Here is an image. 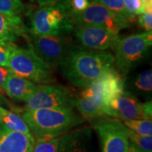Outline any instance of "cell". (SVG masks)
I'll list each match as a JSON object with an SVG mask.
<instances>
[{
  "mask_svg": "<svg viewBox=\"0 0 152 152\" xmlns=\"http://www.w3.org/2000/svg\"><path fill=\"white\" fill-rule=\"evenodd\" d=\"M124 84L122 76L113 68L101 75L90 86L83 89L79 96L92 99L109 116V102L125 90Z\"/></svg>",
  "mask_w": 152,
  "mask_h": 152,
  "instance_id": "cell-6",
  "label": "cell"
},
{
  "mask_svg": "<svg viewBox=\"0 0 152 152\" xmlns=\"http://www.w3.org/2000/svg\"><path fill=\"white\" fill-rule=\"evenodd\" d=\"M128 85L133 92L142 96H150L152 91L151 70L144 71L137 74L130 79Z\"/></svg>",
  "mask_w": 152,
  "mask_h": 152,
  "instance_id": "cell-20",
  "label": "cell"
},
{
  "mask_svg": "<svg viewBox=\"0 0 152 152\" xmlns=\"http://www.w3.org/2000/svg\"><path fill=\"white\" fill-rule=\"evenodd\" d=\"M138 22L146 32H151L152 30V12H146L140 15Z\"/></svg>",
  "mask_w": 152,
  "mask_h": 152,
  "instance_id": "cell-28",
  "label": "cell"
},
{
  "mask_svg": "<svg viewBox=\"0 0 152 152\" xmlns=\"http://www.w3.org/2000/svg\"><path fill=\"white\" fill-rule=\"evenodd\" d=\"M1 112V124L9 130L23 133L30 137H35L28 125L22 117L18 113L9 111L0 106Z\"/></svg>",
  "mask_w": 152,
  "mask_h": 152,
  "instance_id": "cell-18",
  "label": "cell"
},
{
  "mask_svg": "<svg viewBox=\"0 0 152 152\" xmlns=\"http://www.w3.org/2000/svg\"><path fill=\"white\" fill-rule=\"evenodd\" d=\"M134 152H151V151H145V150H142L141 149H140V148L135 147L134 145Z\"/></svg>",
  "mask_w": 152,
  "mask_h": 152,
  "instance_id": "cell-32",
  "label": "cell"
},
{
  "mask_svg": "<svg viewBox=\"0 0 152 152\" xmlns=\"http://www.w3.org/2000/svg\"><path fill=\"white\" fill-rule=\"evenodd\" d=\"M123 124L130 130L139 134L152 137L151 119L125 120Z\"/></svg>",
  "mask_w": 152,
  "mask_h": 152,
  "instance_id": "cell-21",
  "label": "cell"
},
{
  "mask_svg": "<svg viewBox=\"0 0 152 152\" xmlns=\"http://www.w3.org/2000/svg\"><path fill=\"white\" fill-rule=\"evenodd\" d=\"M90 1V0H71L69 7L66 11L69 14L82 12L88 7Z\"/></svg>",
  "mask_w": 152,
  "mask_h": 152,
  "instance_id": "cell-27",
  "label": "cell"
},
{
  "mask_svg": "<svg viewBox=\"0 0 152 152\" xmlns=\"http://www.w3.org/2000/svg\"><path fill=\"white\" fill-rule=\"evenodd\" d=\"M94 128L99 136L102 152H128V128L117 118H97Z\"/></svg>",
  "mask_w": 152,
  "mask_h": 152,
  "instance_id": "cell-8",
  "label": "cell"
},
{
  "mask_svg": "<svg viewBox=\"0 0 152 152\" xmlns=\"http://www.w3.org/2000/svg\"><path fill=\"white\" fill-rule=\"evenodd\" d=\"M61 137L55 138H37L32 152H58Z\"/></svg>",
  "mask_w": 152,
  "mask_h": 152,
  "instance_id": "cell-22",
  "label": "cell"
},
{
  "mask_svg": "<svg viewBox=\"0 0 152 152\" xmlns=\"http://www.w3.org/2000/svg\"><path fill=\"white\" fill-rule=\"evenodd\" d=\"M125 7L128 12L134 16L141 15L146 13L145 7H144L142 0H123Z\"/></svg>",
  "mask_w": 152,
  "mask_h": 152,
  "instance_id": "cell-25",
  "label": "cell"
},
{
  "mask_svg": "<svg viewBox=\"0 0 152 152\" xmlns=\"http://www.w3.org/2000/svg\"><path fill=\"white\" fill-rule=\"evenodd\" d=\"M128 136L130 142L133 145L142 150L152 151V137L139 134L128 129Z\"/></svg>",
  "mask_w": 152,
  "mask_h": 152,
  "instance_id": "cell-24",
  "label": "cell"
},
{
  "mask_svg": "<svg viewBox=\"0 0 152 152\" xmlns=\"http://www.w3.org/2000/svg\"><path fill=\"white\" fill-rule=\"evenodd\" d=\"M100 3L109 9L118 21L121 30L128 28L130 23L136 18L128 12L125 7L123 0H92Z\"/></svg>",
  "mask_w": 152,
  "mask_h": 152,
  "instance_id": "cell-17",
  "label": "cell"
},
{
  "mask_svg": "<svg viewBox=\"0 0 152 152\" xmlns=\"http://www.w3.org/2000/svg\"><path fill=\"white\" fill-rule=\"evenodd\" d=\"M1 93H2V89L0 88V97H2V94Z\"/></svg>",
  "mask_w": 152,
  "mask_h": 152,
  "instance_id": "cell-34",
  "label": "cell"
},
{
  "mask_svg": "<svg viewBox=\"0 0 152 152\" xmlns=\"http://www.w3.org/2000/svg\"><path fill=\"white\" fill-rule=\"evenodd\" d=\"M70 1H71V0H58L56 3L61 6L62 7H64L66 10H67L69 7Z\"/></svg>",
  "mask_w": 152,
  "mask_h": 152,
  "instance_id": "cell-31",
  "label": "cell"
},
{
  "mask_svg": "<svg viewBox=\"0 0 152 152\" xmlns=\"http://www.w3.org/2000/svg\"><path fill=\"white\" fill-rule=\"evenodd\" d=\"M7 67L14 75L37 85L52 84L55 80L52 68L36 54L31 46L28 48L15 47Z\"/></svg>",
  "mask_w": 152,
  "mask_h": 152,
  "instance_id": "cell-3",
  "label": "cell"
},
{
  "mask_svg": "<svg viewBox=\"0 0 152 152\" xmlns=\"http://www.w3.org/2000/svg\"><path fill=\"white\" fill-rule=\"evenodd\" d=\"M75 96L71 90L58 85H37L33 94L26 102L24 109H74Z\"/></svg>",
  "mask_w": 152,
  "mask_h": 152,
  "instance_id": "cell-7",
  "label": "cell"
},
{
  "mask_svg": "<svg viewBox=\"0 0 152 152\" xmlns=\"http://www.w3.org/2000/svg\"><path fill=\"white\" fill-rule=\"evenodd\" d=\"M26 33V28L20 16L0 13V42H14Z\"/></svg>",
  "mask_w": 152,
  "mask_h": 152,
  "instance_id": "cell-16",
  "label": "cell"
},
{
  "mask_svg": "<svg viewBox=\"0 0 152 152\" xmlns=\"http://www.w3.org/2000/svg\"><path fill=\"white\" fill-rule=\"evenodd\" d=\"M109 116L125 120L151 119L152 103L140 102L135 95L123 91L109 102Z\"/></svg>",
  "mask_w": 152,
  "mask_h": 152,
  "instance_id": "cell-9",
  "label": "cell"
},
{
  "mask_svg": "<svg viewBox=\"0 0 152 152\" xmlns=\"http://www.w3.org/2000/svg\"><path fill=\"white\" fill-rule=\"evenodd\" d=\"M0 125H1V112H0Z\"/></svg>",
  "mask_w": 152,
  "mask_h": 152,
  "instance_id": "cell-35",
  "label": "cell"
},
{
  "mask_svg": "<svg viewBox=\"0 0 152 152\" xmlns=\"http://www.w3.org/2000/svg\"><path fill=\"white\" fill-rule=\"evenodd\" d=\"M58 152H94L92 130L85 127L64 134L61 137Z\"/></svg>",
  "mask_w": 152,
  "mask_h": 152,
  "instance_id": "cell-13",
  "label": "cell"
},
{
  "mask_svg": "<svg viewBox=\"0 0 152 152\" xmlns=\"http://www.w3.org/2000/svg\"><path fill=\"white\" fill-rule=\"evenodd\" d=\"M30 18V33L33 36L67 35L74 28L67 11L57 3L37 9Z\"/></svg>",
  "mask_w": 152,
  "mask_h": 152,
  "instance_id": "cell-5",
  "label": "cell"
},
{
  "mask_svg": "<svg viewBox=\"0 0 152 152\" xmlns=\"http://www.w3.org/2000/svg\"><path fill=\"white\" fill-rule=\"evenodd\" d=\"M128 152H134V149L133 144L130 142V147H129V149Z\"/></svg>",
  "mask_w": 152,
  "mask_h": 152,
  "instance_id": "cell-33",
  "label": "cell"
},
{
  "mask_svg": "<svg viewBox=\"0 0 152 152\" xmlns=\"http://www.w3.org/2000/svg\"><path fill=\"white\" fill-rule=\"evenodd\" d=\"M24 11L21 0H0V13L9 16H18Z\"/></svg>",
  "mask_w": 152,
  "mask_h": 152,
  "instance_id": "cell-23",
  "label": "cell"
},
{
  "mask_svg": "<svg viewBox=\"0 0 152 152\" xmlns=\"http://www.w3.org/2000/svg\"><path fill=\"white\" fill-rule=\"evenodd\" d=\"M16 46L14 42H0V66L7 67L9 57Z\"/></svg>",
  "mask_w": 152,
  "mask_h": 152,
  "instance_id": "cell-26",
  "label": "cell"
},
{
  "mask_svg": "<svg viewBox=\"0 0 152 152\" xmlns=\"http://www.w3.org/2000/svg\"><path fill=\"white\" fill-rule=\"evenodd\" d=\"M73 32L82 47L92 50L113 49L119 38L106 28L94 25H77L74 26Z\"/></svg>",
  "mask_w": 152,
  "mask_h": 152,
  "instance_id": "cell-12",
  "label": "cell"
},
{
  "mask_svg": "<svg viewBox=\"0 0 152 152\" xmlns=\"http://www.w3.org/2000/svg\"><path fill=\"white\" fill-rule=\"evenodd\" d=\"M37 84L11 73L7 78L4 87V91L11 99L25 102L33 94Z\"/></svg>",
  "mask_w": 152,
  "mask_h": 152,
  "instance_id": "cell-15",
  "label": "cell"
},
{
  "mask_svg": "<svg viewBox=\"0 0 152 152\" xmlns=\"http://www.w3.org/2000/svg\"><path fill=\"white\" fill-rule=\"evenodd\" d=\"M20 116L36 138L59 137L85 122L74 109H24Z\"/></svg>",
  "mask_w": 152,
  "mask_h": 152,
  "instance_id": "cell-2",
  "label": "cell"
},
{
  "mask_svg": "<svg viewBox=\"0 0 152 152\" xmlns=\"http://www.w3.org/2000/svg\"><path fill=\"white\" fill-rule=\"evenodd\" d=\"M33 37L30 46L36 54L52 68L59 66L72 46L66 35Z\"/></svg>",
  "mask_w": 152,
  "mask_h": 152,
  "instance_id": "cell-11",
  "label": "cell"
},
{
  "mask_svg": "<svg viewBox=\"0 0 152 152\" xmlns=\"http://www.w3.org/2000/svg\"><path fill=\"white\" fill-rule=\"evenodd\" d=\"M68 14L74 26L77 25L102 26L117 36L121 30L118 21L111 11L100 3L92 0H90L88 7L82 12L68 13Z\"/></svg>",
  "mask_w": 152,
  "mask_h": 152,
  "instance_id": "cell-10",
  "label": "cell"
},
{
  "mask_svg": "<svg viewBox=\"0 0 152 152\" xmlns=\"http://www.w3.org/2000/svg\"><path fill=\"white\" fill-rule=\"evenodd\" d=\"M111 53L72 45L59 66L63 75L73 86L84 89L114 68Z\"/></svg>",
  "mask_w": 152,
  "mask_h": 152,
  "instance_id": "cell-1",
  "label": "cell"
},
{
  "mask_svg": "<svg viewBox=\"0 0 152 152\" xmlns=\"http://www.w3.org/2000/svg\"><path fill=\"white\" fill-rule=\"evenodd\" d=\"M151 45V31L118 38L113 48L117 68L122 74L127 75L134 66L145 58Z\"/></svg>",
  "mask_w": 152,
  "mask_h": 152,
  "instance_id": "cell-4",
  "label": "cell"
},
{
  "mask_svg": "<svg viewBox=\"0 0 152 152\" xmlns=\"http://www.w3.org/2000/svg\"><path fill=\"white\" fill-rule=\"evenodd\" d=\"M35 140V137L0 125V152H32Z\"/></svg>",
  "mask_w": 152,
  "mask_h": 152,
  "instance_id": "cell-14",
  "label": "cell"
},
{
  "mask_svg": "<svg viewBox=\"0 0 152 152\" xmlns=\"http://www.w3.org/2000/svg\"><path fill=\"white\" fill-rule=\"evenodd\" d=\"M73 106L77 110V111L80 112L84 118L93 120L107 116L97 104L87 97L79 95L75 96Z\"/></svg>",
  "mask_w": 152,
  "mask_h": 152,
  "instance_id": "cell-19",
  "label": "cell"
},
{
  "mask_svg": "<svg viewBox=\"0 0 152 152\" xmlns=\"http://www.w3.org/2000/svg\"><path fill=\"white\" fill-rule=\"evenodd\" d=\"M11 73H12L8 67L0 66V88L3 90L6 81Z\"/></svg>",
  "mask_w": 152,
  "mask_h": 152,
  "instance_id": "cell-29",
  "label": "cell"
},
{
  "mask_svg": "<svg viewBox=\"0 0 152 152\" xmlns=\"http://www.w3.org/2000/svg\"><path fill=\"white\" fill-rule=\"evenodd\" d=\"M30 1L33 3L37 4L39 8H42V7L54 5L58 0H30Z\"/></svg>",
  "mask_w": 152,
  "mask_h": 152,
  "instance_id": "cell-30",
  "label": "cell"
}]
</instances>
